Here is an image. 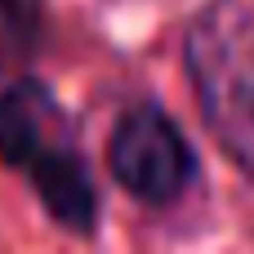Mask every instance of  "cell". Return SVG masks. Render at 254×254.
I'll list each match as a JSON object with an SVG mask.
<instances>
[{
  "mask_svg": "<svg viewBox=\"0 0 254 254\" xmlns=\"http://www.w3.org/2000/svg\"><path fill=\"white\" fill-rule=\"evenodd\" d=\"M0 161L27 174L49 219L76 237L98 228V188L76 152V125L63 103L31 76L0 80Z\"/></svg>",
  "mask_w": 254,
  "mask_h": 254,
  "instance_id": "cell-1",
  "label": "cell"
},
{
  "mask_svg": "<svg viewBox=\"0 0 254 254\" xmlns=\"http://www.w3.org/2000/svg\"><path fill=\"white\" fill-rule=\"evenodd\" d=\"M183 63L223 156L254 179V9L246 0H205L188 22Z\"/></svg>",
  "mask_w": 254,
  "mask_h": 254,
  "instance_id": "cell-2",
  "label": "cell"
},
{
  "mask_svg": "<svg viewBox=\"0 0 254 254\" xmlns=\"http://www.w3.org/2000/svg\"><path fill=\"white\" fill-rule=\"evenodd\" d=\"M112 179L143 205H174L196 179V152L161 107H134L107 143Z\"/></svg>",
  "mask_w": 254,
  "mask_h": 254,
  "instance_id": "cell-3",
  "label": "cell"
},
{
  "mask_svg": "<svg viewBox=\"0 0 254 254\" xmlns=\"http://www.w3.org/2000/svg\"><path fill=\"white\" fill-rule=\"evenodd\" d=\"M40 0H0V76L22 67L40 49Z\"/></svg>",
  "mask_w": 254,
  "mask_h": 254,
  "instance_id": "cell-4",
  "label": "cell"
}]
</instances>
